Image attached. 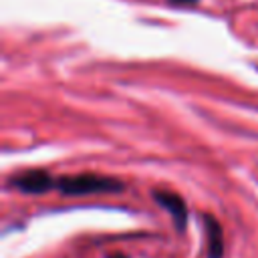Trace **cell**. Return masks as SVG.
<instances>
[{
	"label": "cell",
	"instance_id": "obj_1",
	"mask_svg": "<svg viewBox=\"0 0 258 258\" xmlns=\"http://www.w3.org/2000/svg\"><path fill=\"white\" fill-rule=\"evenodd\" d=\"M125 187L117 177H107L99 173H77L58 175L54 179V189L60 196H91V194H117Z\"/></svg>",
	"mask_w": 258,
	"mask_h": 258
},
{
	"label": "cell",
	"instance_id": "obj_2",
	"mask_svg": "<svg viewBox=\"0 0 258 258\" xmlns=\"http://www.w3.org/2000/svg\"><path fill=\"white\" fill-rule=\"evenodd\" d=\"M54 179L44 169H26L10 179V183L20 189L22 194H44L48 189H54Z\"/></svg>",
	"mask_w": 258,
	"mask_h": 258
},
{
	"label": "cell",
	"instance_id": "obj_3",
	"mask_svg": "<svg viewBox=\"0 0 258 258\" xmlns=\"http://www.w3.org/2000/svg\"><path fill=\"white\" fill-rule=\"evenodd\" d=\"M153 200L163 208L167 210V214L171 216L173 220V226L183 232L185 226H187V206L183 202V198L179 194H173V191H161V189H155L153 191Z\"/></svg>",
	"mask_w": 258,
	"mask_h": 258
},
{
	"label": "cell",
	"instance_id": "obj_4",
	"mask_svg": "<svg viewBox=\"0 0 258 258\" xmlns=\"http://www.w3.org/2000/svg\"><path fill=\"white\" fill-rule=\"evenodd\" d=\"M204 226L208 234V258H222L224 256V234L222 226L212 214H204Z\"/></svg>",
	"mask_w": 258,
	"mask_h": 258
},
{
	"label": "cell",
	"instance_id": "obj_5",
	"mask_svg": "<svg viewBox=\"0 0 258 258\" xmlns=\"http://www.w3.org/2000/svg\"><path fill=\"white\" fill-rule=\"evenodd\" d=\"M169 4H175V6H191V4H196L198 0H167Z\"/></svg>",
	"mask_w": 258,
	"mask_h": 258
}]
</instances>
